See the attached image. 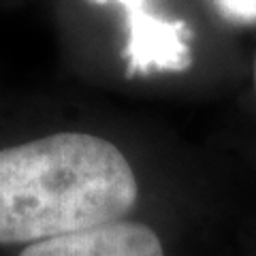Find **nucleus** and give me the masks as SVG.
<instances>
[{
  "mask_svg": "<svg viewBox=\"0 0 256 256\" xmlns=\"http://www.w3.org/2000/svg\"><path fill=\"white\" fill-rule=\"evenodd\" d=\"M105 4L109 0H94ZM126 11L128 75L182 73L190 68L188 28L184 22H164L148 13L146 0H116Z\"/></svg>",
  "mask_w": 256,
  "mask_h": 256,
  "instance_id": "2",
  "label": "nucleus"
},
{
  "mask_svg": "<svg viewBox=\"0 0 256 256\" xmlns=\"http://www.w3.org/2000/svg\"><path fill=\"white\" fill-rule=\"evenodd\" d=\"M222 18L239 26H256V0H214Z\"/></svg>",
  "mask_w": 256,
  "mask_h": 256,
  "instance_id": "4",
  "label": "nucleus"
},
{
  "mask_svg": "<svg viewBox=\"0 0 256 256\" xmlns=\"http://www.w3.org/2000/svg\"><path fill=\"white\" fill-rule=\"evenodd\" d=\"M254 88H256V56H254Z\"/></svg>",
  "mask_w": 256,
  "mask_h": 256,
  "instance_id": "5",
  "label": "nucleus"
},
{
  "mask_svg": "<svg viewBox=\"0 0 256 256\" xmlns=\"http://www.w3.org/2000/svg\"><path fill=\"white\" fill-rule=\"evenodd\" d=\"M139 186L122 150L56 132L0 150V244H38L122 220Z\"/></svg>",
  "mask_w": 256,
  "mask_h": 256,
  "instance_id": "1",
  "label": "nucleus"
},
{
  "mask_svg": "<svg viewBox=\"0 0 256 256\" xmlns=\"http://www.w3.org/2000/svg\"><path fill=\"white\" fill-rule=\"evenodd\" d=\"M20 256H164V250L146 224L116 220L30 244Z\"/></svg>",
  "mask_w": 256,
  "mask_h": 256,
  "instance_id": "3",
  "label": "nucleus"
}]
</instances>
